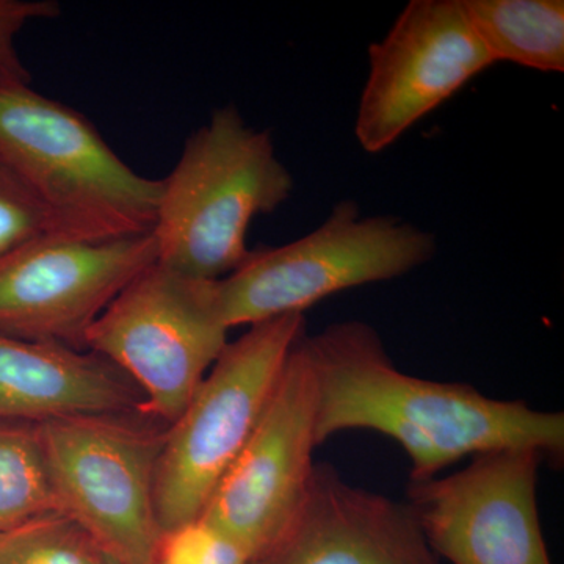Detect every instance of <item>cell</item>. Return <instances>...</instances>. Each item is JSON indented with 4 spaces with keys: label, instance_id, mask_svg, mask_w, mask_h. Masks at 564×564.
Listing matches in <instances>:
<instances>
[{
    "label": "cell",
    "instance_id": "277c9868",
    "mask_svg": "<svg viewBox=\"0 0 564 564\" xmlns=\"http://www.w3.org/2000/svg\"><path fill=\"white\" fill-rule=\"evenodd\" d=\"M436 236L392 215L364 217L358 203L336 204L314 231L251 250L215 282L229 329L303 314L348 289L395 280L432 261Z\"/></svg>",
    "mask_w": 564,
    "mask_h": 564
},
{
    "label": "cell",
    "instance_id": "ac0fdd59",
    "mask_svg": "<svg viewBox=\"0 0 564 564\" xmlns=\"http://www.w3.org/2000/svg\"><path fill=\"white\" fill-rule=\"evenodd\" d=\"M50 236L58 237L50 212L0 159V258Z\"/></svg>",
    "mask_w": 564,
    "mask_h": 564
},
{
    "label": "cell",
    "instance_id": "d6986e66",
    "mask_svg": "<svg viewBox=\"0 0 564 564\" xmlns=\"http://www.w3.org/2000/svg\"><path fill=\"white\" fill-rule=\"evenodd\" d=\"M61 6L54 0H0V84H31L17 50V39L33 21L55 20Z\"/></svg>",
    "mask_w": 564,
    "mask_h": 564
},
{
    "label": "cell",
    "instance_id": "8992f818",
    "mask_svg": "<svg viewBox=\"0 0 564 564\" xmlns=\"http://www.w3.org/2000/svg\"><path fill=\"white\" fill-rule=\"evenodd\" d=\"M166 429L141 411L39 425L58 511L118 563H150L161 533L154 477Z\"/></svg>",
    "mask_w": 564,
    "mask_h": 564
},
{
    "label": "cell",
    "instance_id": "ffe728a7",
    "mask_svg": "<svg viewBox=\"0 0 564 564\" xmlns=\"http://www.w3.org/2000/svg\"><path fill=\"white\" fill-rule=\"evenodd\" d=\"M98 564H121L118 563L117 560L111 558V556L102 554L101 560H99Z\"/></svg>",
    "mask_w": 564,
    "mask_h": 564
},
{
    "label": "cell",
    "instance_id": "7a4b0ae2",
    "mask_svg": "<svg viewBox=\"0 0 564 564\" xmlns=\"http://www.w3.org/2000/svg\"><path fill=\"white\" fill-rule=\"evenodd\" d=\"M161 181L151 232L158 263L198 281L236 272L251 251L252 220L281 207L295 185L272 133L248 124L236 106L215 110Z\"/></svg>",
    "mask_w": 564,
    "mask_h": 564
},
{
    "label": "cell",
    "instance_id": "52a82bcc",
    "mask_svg": "<svg viewBox=\"0 0 564 564\" xmlns=\"http://www.w3.org/2000/svg\"><path fill=\"white\" fill-rule=\"evenodd\" d=\"M215 282L152 263L87 334V350L128 375L143 393L141 413L163 425L180 417L229 343Z\"/></svg>",
    "mask_w": 564,
    "mask_h": 564
},
{
    "label": "cell",
    "instance_id": "5b68a950",
    "mask_svg": "<svg viewBox=\"0 0 564 564\" xmlns=\"http://www.w3.org/2000/svg\"><path fill=\"white\" fill-rule=\"evenodd\" d=\"M303 314L248 326L226 345L180 417L169 425L154 477L161 530L202 518L212 494L240 455L280 380Z\"/></svg>",
    "mask_w": 564,
    "mask_h": 564
},
{
    "label": "cell",
    "instance_id": "4fadbf2b",
    "mask_svg": "<svg viewBox=\"0 0 564 564\" xmlns=\"http://www.w3.org/2000/svg\"><path fill=\"white\" fill-rule=\"evenodd\" d=\"M143 393L102 356L0 334V422L133 413Z\"/></svg>",
    "mask_w": 564,
    "mask_h": 564
},
{
    "label": "cell",
    "instance_id": "2e32d148",
    "mask_svg": "<svg viewBox=\"0 0 564 564\" xmlns=\"http://www.w3.org/2000/svg\"><path fill=\"white\" fill-rule=\"evenodd\" d=\"M101 549L62 513H50L0 534V564H98Z\"/></svg>",
    "mask_w": 564,
    "mask_h": 564
},
{
    "label": "cell",
    "instance_id": "5bb4252c",
    "mask_svg": "<svg viewBox=\"0 0 564 564\" xmlns=\"http://www.w3.org/2000/svg\"><path fill=\"white\" fill-rule=\"evenodd\" d=\"M494 63L564 70L563 0H463Z\"/></svg>",
    "mask_w": 564,
    "mask_h": 564
},
{
    "label": "cell",
    "instance_id": "30bf717a",
    "mask_svg": "<svg viewBox=\"0 0 564 564\" xmlns=\"http://www.w3.org/2000/svg\"><path fill=\"white\" fill-rule=\"evenodd\" d=\"M492 65L463 0H411L388 35L369 46L356 140L370 154L388 150Z\"/></svg>",
    "mask_w": 564,
    "mask_h": 564
},
{
    "label": "cell",
    "instance_id": "ba28073f",
    "mask_svg": "<svg viewBox=\"0 0 564 564\" xmlns=\"http://www.w3.org/2000/svg\"><path fill=\"white\" fill-rule=\"evenodd\" d=\"M544 463L532 447L485 452L454 474L408 480L406 502L451 564H552L538 510Z\"/></svg>",
    "mask_w": 564,
    "mask_h": 564
},
{
    "label": "cell",
    "instance_id": "9c48e42d",
    "mask_svg": "<svg viewBox=\"0 0 564 564\" xmlns=\"http://www.w3.org/2000/svg\"><path fill=\"white\" fill-rule=\"evenodd\" d=\"M304 333L293 345L254 432L202 514L231 536L251 562L300 510L317 464V393Z\"/></svg>",
    "mask_w": 564,
    "mask_h": 564
},
{
    "label": "cell",
    "instance_id": "9a60e30c",
    "mask_svg": "<svg viewBox=\"0 0 564 564\" xmlns=\"http://www.w3.org/2000/svg\"><path fill=\"white\" fill-rule=\"evenodd\" d=\"M58 511L39 425L0 422V534Z\"/></svg>",
    "mask_w": 564,
    "mask_h": 564
},
{
    "label": "cell",
    "instance_id": "6da1fadb",
    "mask_svg": "<svg viewBox=\"0 0 564 564\" xmlns=\"http://www.w3.org/2000/svg\"><path fill=\"white\" fill-rule=\"evenodd\" d=\"M303 347L317 393L318 447L344 432L383 434L410 458V480L437 477L464 458L507 447L536 448L549 464L562 466V411L404 373L370 323L343 321L306 332Z\"/></svg>",
    "mask_w": 564,
    "mask_h": 564
},
{
    "label": "cell",
    "instance_id": "e0dca14e",
    "mask_svg": "<svg viewBox=\"0 0 564 564\" xmlns=\"http://www.w3.org/2000/svg\"><path fill=\"white\" fill-rule=\"evenodd\" d=\"M247 552L206 519L161 530L148 564H250Z\"/></svg>",
    "mask_w": 564,
    "mask_h": 564
},
{
    "label": "cell",
    "instance_id": "7c38bea8",
    "mask_svg": "<svg viewBox=\"0 0 564 564\" xmlns=\"http://www.w3.org/2000/svg\"><path fill=\"white\" fill-rule=\"evenodd\" d=\"M250 564H443L411 505L315 464L302 507Z\"/></svg>",
    "mask_w": 564,
    "mask_h": 564
},
{
    "label": "cell",
    "instance_id": "8fae6325",
    "mask_svg": "<svg viewBox=\"0 0 564 564\" xmlns=\"http://www.w3.org/2000/svg\"><path fill=\"white\" fill-rule=\"evenodd\" d=\"M158 262L152 234L106 242L43 237L0 258V334L87 350L118 293Z\"/></svg>",
    "mask_w": 564,
    "mask_h": 564
},
{
    "label": "cell",
    "instance_id": "3957f363",
    "mask_svg": "<svg viewBox=\"0 0 564 564\" xmlns=\"http://www.w3.org/2000/svg\"><path fill=\"white\" fill-rule=\"evenodd\" d=\"M0 159L43 203L61 239L106 242L151 234L162 181L132 170L73 107L0 84Z\"/></svg>",
    "mask_w": 564,
    "mask_h": 564
}]
</instances>
